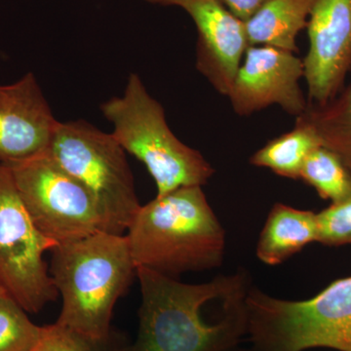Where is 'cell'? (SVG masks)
<instances>
[{
    "mask_svg": "<svg viewBox=\"0 0 351 351\" xmlns=\"http://www.w3.org/2000/svg\"><path fill=\"white\" fill-rule=\"evenodd\" d=\"M316 0H267L245 22L249 46L267 45L295 53Z\"/></svg>",
    "mask_w": 351,
    "mask_h": 351,
    "instance_id": "cell-14",
    "label": "cell"
},
{
    "mask_svg": "<svg viewBox=\"0 0 351 351\" xmlns=\"http://www.w3.org/2000/svg\"><path fill=\"white\" fill-rule=\"evenodd\" d=\"M2 294H7V293L5 292V291L3 290V288H2L1 286H0V295Z\"/></svg>",
    "mask_w": 351,
    "mask_h": 351,
    "instance_id": "cell-23",
    "label": "cell"
},
{
    "mask_svg": "<svg viewBox=\"0 0 351 351\" xmlns=\"http://www.w3.org/2000/svg\"><path fill=\"white\" fill-rule=\"evenodd\" d=\"M51 254L50 276L63 301L56 322L91 338L108 337L113 308L137 276L126 235L98 232Z\"/></svg>",
    "mask_w": 351,
    "mask_h": 351,
    "instance_id": "cell-3",
    "label": "cell"
},
{
    "mask_svg": "<svg viewBox=\"0 0 351 351\" xmlns=\"http://www.w3.org/2000/svg\"><path fill=\"white\" fill-rule=\"evenodd\" d=\"M242 22H247L267 0H219Z\"/></svg>",
    "mask_w": 351,
    "mask_h": 351,
    "instance_id": "cell-21",
    "label": "cell"
},
{
    "mask_svg": "<svg viewBox=\"0 0 351 351\" xmlns=\"http://www.w3.org/2000/svg\"><path fill=\"white\" fill-rule=\"evenodd\" d=\"M142 302L137 338L129 351H228L247 337L246 269L186 284L137 267Z\"/></svg>",
    "mask_w": 351,
    "mask_h": 351,
    "instance_id": "cell-1",
    "label": "cell"
},
{
    "mask_svg": "<svg viewBox=\"0 0 351 351\" xmlns=\"http://www.w3.org/2000/svg\"><path fill=\"white\" fill-rule=\"evenodd\" d=\"M123 335L112 330L108 337L95 339L59 323L44 326L43 336L29 351H129Z\"/></svg>",
    "mask_w": 351,
    "mask_h": 351,
    "instance_id": "cell-18",
    "label": "cell"
},
{
    "mask_svg": "<svg viewBox=\"0 0 351 351\" xmlns=\"http://www.w3.org/2000/svg\"><path fill=\"white\" fill-rule=\"evenodd\" d=\"M317 243L329 247L351 245V195L316 213Z\"/></svg>",
    "mask_w": 351,
    "mask_h": 351,
    "instance_id": "cell-20",
    "label": "cell"
},
{
    "mask_svg": "<svg viewBox=\"0 0 351 351\" xmlns=\"http://www.w3.org/2000/svg\"><path fill=\"white\" fill-rule=\"evenodd\" d=\"M314 242H317L315 212L276 203L258 237L256 255L265 265L274 267Z\"/></svg>",
    "mask_w": 351,
    "mask_h": 351,
    "instance_id": "cell-13",
    "label": "cell"
},
{
    "mask_svg": "<svg viewBox=\"0 0 351 351\" xmlns=\"http://www.w3.org/2000/svg\"><path fill=\"white\" fill-rule=\"evenodd\" d=\"M43 331L10 295H0V351H29Z\"/></svg>",
    "mask_w": 351,
    "mask_h": 351,
    "instance_id": "cell-19",
    "label": "cell"
},
{
    "mask_svg": "<svg viewBox=\"0 0 351 351\" xmlns=\"http://www.w3.org/2000/svg\"><path fill=\"white\" fill-rule=\"evenodd\" d=\"M48 152L93 197L107 232L125 234L142 205L126 152L112 134L84 120L59 122Z\"/></svg>",
    "mask_w": 351,
    "mask_h": 351,
    "instance_id": "cell-6",
    "label": "cell"
},
{
    "mask_svg": "<svg viewBox=\"0 0 351 351\" xmlns=\"http://www.w3.org/2000/svg\"><path fill=\"white\" fill-rule=\"evenodd\" d=\"M228 351H249V350H246V348H239V346H237V348H232V350H230Z\"/></svg>",
    "mask_w": 351,
    "mask_h": 351,
    "instance_id": "cell-22",
    "label": "cell"
},
{
    "mask_svg": "<svg viewBox=\"0 0 351 351\" xmlns=\"http://www.w3.org/2000/svg\"><path fill=\"white\" fill-rule=\"evenodd\" d=\"M136 267L177 278L218 269L226 232L202 186H184L142 205L126 232Z\"/></svg>",
    "mask_w": 351,
    "mask_h": 351,
    "instance_id": "cell-2",
    "label": "cell"
},
{
    "mask_svg": "<svg viewBox=\"0 0 351 351\" xmlns=\"http://www.w3.org/2000/svg\"><path fill=\"white\" fill-rule=\"evenodd\" d=\"M300 117L311 124L322 147L338 156L351 173V85L323 105L308 103Z\"/></svg>",
    "mask_w": 351,
    "mask_h": 351,
    "instance_id": "cell-16",
    "label": "cell"
},
{
    "mask_svg": "<svg viewBox=\"0 0 351 351\" xmlns=\"http://www.w3.org/2000/svg\"><path fill=\"white\" fill-rule=\"evenodd\" d=\"M247 317L249 351H351V276L304 301L278 299L253 285Z\"/></svg>",
    "mask_w": 351,
    "mask_h": 351,
    "instance_id": "cell-5",
    "label": "cell"
},
{
    "mask_svg": "<svg viewBox=\"0 0 351 351\" xmlns=\"http://www.w3.org/2000/svg\"><path fill=\"white\" fill-rule=\"evenodd\" d=\"M321 145L311 124L298 117L294 129L269 141L250 157V164L267 168L280 177L300 180L306 157Z\"/></svg>",
    "mask_w": 351,
    "mask_h": 351,
    "instance_id": "cell-15",
    "label": "cell"
},
{
    "mask_svg": "<svg viewBox=\"0 0 351 351\" xmlns=\"http://www.w3.org/2000/svg\"><path fill=\"white\" fill-rule=\"evenodd\" d=\"M101 112L112 122V136L122 149L147 167L156 196L184 186H203L215 174L199 152L176 137L162 106L136 73L129 76L124 94L101 104Z\"/></svg>",
    "mask_w": 351,
    "mask_h": 351,
    "instance_id": "cell-4",
    "label": "cell"
},
{
    "mask_svg": "<svg viewBox=\"0 0 351 351\" xmlns=\"http://www.w3.org/2000/svg\"><path fill=\"white\" fill-rule=\"evenodd\" d=\"M228 92L233 110L241 117L277 105L298 117L306 112L300 80L304 62L295 53L274 46H248Z\"/></svg>",
    "mask_w": 351,
    "mask_h": 351,
    "instance_id": "cell-9",
    "label": "cell"
},
{
    "mask_svg": "<svg viewBox=\"0 0 351 351\" xmlns=\"http://www.w3.org/2000/svg\"><path fill=\"white\" fill-rule=\"evenodd\" d=\"M5 165L32 221L48 239L63 244L108 232L93 197L49 152Z\"/></svg>",
    "mask_w": 351,
    "mask_h": 351,
    "instance_id": "cell-7",
    "label": "cell"
},
{
    "mask_svg": "<svg viewBox=\"0 0 351 351\" xmlns=\"http://www.w3.org/2000/svg\"><path fill=\"white\" fill-rule=\"evenodd\" d=\"M177 6L191 16L197 29L196 68L219 94L228 96L248 48L245 23L219 0H145Z\"/></svg>",
    "mask_w": 351,
    "mask_h": 351,
    "instance_id": "cell-11",
    "label": "cell"
},
{
    "mask_svg": "<svg viewBox=\"0 0 351 351\" xmlns=\"http://www.w3.org/2000/svg\"><path fill=\"white\" fill-rule=\"evenodd\" d=\"M306 29L308 103L323 105L345 88L351 71V0H316Z\"/></svg>",
    "mask_w": 351,
    "mask_h": 351,
    "instance_id": "cell-10",
    "label": "cell"
},
{
    "mask_svg": "<svg viewBox=\"0 0 351 351\" xmlns=\"http://www.w3.org/2000/svg\"><path fill=\"white\" fill-rule=\"evenodd\" d=\"M300 180L322 199L338 202L351 195V173L343 161L326 147H318L306 157Z\"/></svg>",
    "mask_w": 351,
    "mask_h": 351,
    "instance_id": "cell-17",
    "label": "cell"
},
{
    "mask_svg": "<svg viewBox=\"0 0 351 351\" xmlns=\"http://www.w3.org/2000/svg\"><path fill=\"white\" fill-rule=\"evenodd\" d=\"M58 125L34 73L0 85V162H19L48 152Z\"/></svg>",
    "mask_w": 351,
    "mask_h": 351,
    "instance_id": "cell-12",
    "label": "cell"
},
{
    "mask_svg": "<svg viewBox=\"0 0 351 351\" xmlns=\"http://www.w3.org/2000/svg\"><path fill=\"white\" fill-rule=\"evenodd\" d=\"M58 245L38 230L0 162V286L27 313H40L59 295L44 262Z\"/></svg>",
    "mask_w": 351,
    "mask_h": 351,
    "instance_id": "cell-8",
    "label": "cell"
}]
</instances>
